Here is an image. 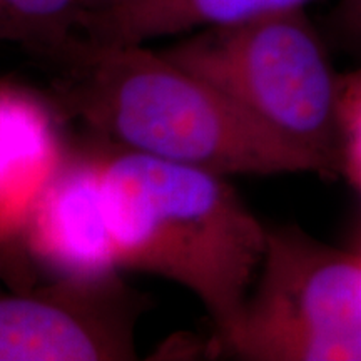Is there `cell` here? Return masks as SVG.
<instances>
[{
    "label": "cell",
    "mask_w": 361,
    "mask_h": 361,
    "mask_svg": "<svg viewBox=\"0 0 361 361\" xmlns=\"http://www.w3.org/2000/svg\"><path fill=\"white\" fill-rule=\"evenodd\" d=\"M59 67L51 101L104 144L221 176L324 171L233 99L146 44L75 35L47 57Z\"/></svg>",
    "instance_id": "6da1fadb"
},
{
    "label": "cell",
    "mask_w": 361,
    "mask_h": 361,
    "mask_svg": "<svg viewBox=\"0 0 361 361\" xmlns=\"http://www.w3.org/2000/svg\"><path fill=\"white\" fill-rule=\"evenodd\" d=\"M99 156L119 268L191 291L213 319L219 348L241 323L268 228L226 176L109 144Z\"/></svg>",
    "instance_id": "7a4b0ae2"
},
{
    "label": "cell",
    "mask_w": 361,
    "mask_h": 361,
    "mask_svg": "<svg viewBox=\"0 0 361 361\" xmlns=\"http://www.w3.org/2000/svg\"><path fill=\"white\" fill-rule=\"evenodd\" d=\"M161 52L314 159L326 178L341 173L340 74L306 8L197 30Z\"/></svg>",
    "instance_id": "3957f363"
},
{
    "label": "cell",
    "mask_w": 361,
    "mask_h": 361,
    "mask_svg": "<svg viewBox=\"0 0 361 361\" xmlns=\"http://www.w3.org/2000/svg\"><path fill=\"white\" fill-rule=\"evenodd\" d=\"M146 303L119 276L0 293V361L135 360Z\"/></svg>",
    "instance_id": "277c9868"
},
{
    "label": "cell",
    "mask_w": 361,
    "mask_h": 361,
    "mask_svg": "<svg viewBox=\"0 0 361 361\" xmlns=\"http://www.w3.org/2000/svg\"><path fill=\"white\" fill-rule=\"evenodd\" d=\"M361 324V255L316 241L296 226L268 228V246L226 353L245 338Z\"/></svg>",
    "instance_id": "5b68a950"
},
{
    "label": "cell",
    "mask_w": 361,
    "mask_h": 361,
    "mask_svg": "<svg viewBox=\"0 0 361 361\" xmlns=\"http://www.w3.org/2000/svg\"><path fill=\"white\" fill-rule=\"evenodd\" d=\"M16 238L51 281L94 283L119 276L106 219L99 147L67 152L27 207Z\"/></svg>",
    "instance_id": "8992f818"
},
{
    "label": "cell",
    "mask_w": 361,
    "mask_h": 361,
    "mask_svg": "<svg viewBox=\"0 0 361 361\" xmlns=\"http://www.w3.org/2000/svg\"><path fill=\"white\" fill-rule=\"evenodd\" d=\"M0 80V216L16 236L30 201L66 154L52 101Z\"/></svg>",
    "instance_id": "52a82bcc"
},
{
    "label": "cell",
    "mask_w": 361,
    "mask_h": 361,
    "mask_svg": "<svg viewBox=\"0 0 361 361\" xmlns=\"http://www.w3.org/2000/svg\"><path fill=\"white\" fill-rule=\"evenodd\" d=\"M310 2L313 0H133L117 11L82 22L80 34L102 44H149L301 11Z\"/></svg>",
    "instance_id": "ba28073f"
},
{
    "label": "cell",
    "mask_w": 361,
    "mask_h": 361,
    "mask_svg": "<svg viewBox=\"0 0 361 361\" xmlns=\"http://www.w3.org/2000/svg\"><path fill=\"white\" fill-rule=\"evenodd\" d=\"M78 0H0V42L47 59L79 35Z\"/></svg>",
    "instance_id": "9c48e42d"
},
{
    "label": "cell",
    "mask_w": 361,
    "mask_h": 361,
    "mask_svg": "<svg viewBox=\"0 0 361 361\" xmlns=\"http://www.w3.org/2000/svg\"><path fill=\"white\" fill-rule=\"evenodd\" d=\"M228 353L247 361H361V324L251 336Z\"/></svg>",
    "instance_id": "30bf717a"
},
{
    "label": "cell",
    "mask_w": 361,
    "mask_h": 361,
    "mask_svg": "<svg viewBox=\"0 0 361 361\" xmlns=\"http://www.w3.org/2000/svg\"><path fill=\"white\" fill-rule=\"evenodd\" d=\"M336 123L341 142V171L361 162V67L338 75Z\"/></svg>",
    "instance_id": "8fae6325"
},
{
    "label": "cell",
    "mask_w": 361,
    "mask_h": 361,
    "mask_svg": "<svg viewBox=\"0 0 361 361\" xmlns=\"http://www.w3.org/2000/svg\"><path fill=\"white\" fill-rule=\"evenodd\" d=\"M329 27L338 42L361 59V0H338Z\"/></svg>",
    "instance_id": "7c38bea8"
},
{
    "label": "cell",
    "mask_w": 361,
    "mask_h": 361,
    "mask_svg": "<svg viewBox=\"0 0 361 361\" xmlns=\"http://www.w3.org/2000/svg\"><path fill=\"white\" fill-rule=\"evenodd\" d=\"M133 0H78L79 12H80V25L82 22L94 19V17L104 16V13H109L117 8L128 6ZM79 25V32H80Z\"/></svg>",
    "instance_id": "4fadbf2b"
},
{
    "label": "cell",
    "mask_w": 361,
    "mask_h": 361,
    "mask_svg": "<svg viewBox=\"0 0 361 361\" xmlns=\"http://www.w3.org/2000/svg\"><path fill=\"white\" fill-rule=\"evenodd\" d=\"M341 173H345L346 178L351 180V184L361 192V162L360 164H346Z\"/></svg>",
    "instance_id": "5bb4252c"
},
{
    "label": "cell",
    "mask_w": 361,
    "mask_h": 361,
    "mask_svg": "<svg viewBox=\"0 0 361 361\" xmlns=\"http://www.w3.org/2000/svg\"><path fill=\"white\" fill-rule=\"evenodd\" d=\"M360 255H361V251H360Z\"/></svg>",
    "instance_id": "9a60e30c"
}]
</instances>
